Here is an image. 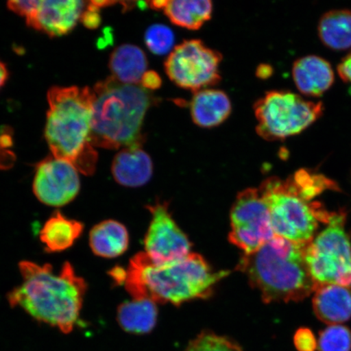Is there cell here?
<instances>
[{"label": "cell", "mask_w": 351, "mask_h": 351, "mask_svg": "<svg viewBox=\"0 0 351 351\" xmlns=\"http://www.w3.org/2000/svg\"><path fill=\"white\" fill-rule=\"evenodd\" d=\"M19 269L23 280L8 293L10 304L64 333L72 332L80 315L86 280L76 275L69 263H64L60 273L49 265L29 261H21Z\"/></svg>", "instance_id": "cell-1"}, {"label": "cell", "mask_w": 351, "mask_h": 351, "mask_svg": "<svg viewBox=\"0 0 351 351\" xmlns=\"http://www.w3.org/2000/svg\"><path fill=\"white\" fill-rule=\"evenodd\" d=\"M124 285L134 300H150L179 306L208 298L228 271H214L203 257L190 254L178 261L154 263L146 252L131 258Z\"/></svg>", "instance_id": "cell-2"}, {"label": "cell", "mask_w": 351, "mask_h": 351, "mask_svg": "<svg viewBox=\"0 0 351 351\" xmlns=\"http://www.w3.org/2000/svg\"><path fill=\"white\" fill-rule=\"evenodd\" d=\"M47 100L45 137L52 155L82 174H93L98 161L91 141L93 91L89 87L55 86L48 91Z\"/></svg>", "instance_id": "cell-3"}, {"label": "cell", "mask_w": 351, "mask_h": 351, "mask_svg": "<svg viewBox=\"0 0 351 351\" xmlns=\"http://www.w3.org/2000/svg\"><path fill=\"white\" fill-rule=\"evenodd\" d=\"M93 91L91 141L94 147L143 146L145 116L157 99L142 86L123 84L112 77Z\"/></svg>", "instance_id": "cell-4"}, {"label": "cell", "mask_w": 351, "mask_h": 351, "mask_svg": "<svg viewBox=\"0 0 351 351\" xmlns=\"http://www.w3.org/2000/svg\"><path fill=\"white\" fill-rule=\"evenodd\" d=\"M305 244L275 236L258 251L241 257L237 270L261 293L263 302H298L315 291L304 256Z\"/></svg>", "instance_id": "cell-5"}, {"label": "cell", "mask_w": 351, "mask_h": 351, "mask_svg": "<svg viewBox=\"0 0 351 351\" xmlns=\"http://www.w3.org/2000/svg\"><path fill=\"white\" fill-rule=\"evenodd\" d=\"M258 191L269 208L275 234L293 243H309L320 219L328 223L332 216L311 204L293 177L287 181L267 178Z\"/></svg>", "instance_id": "cell-6"}, {"label": "cell", "mask_w": 351, "mask_h": 351, "mask_svg": "<svg viewBox=\"0 0 351 351\" xmlns=\"http://www.w3.org/2000/svg\"><path fill=\"white\" fill-rule=\"evenodd\" d=\"M345 221V214L332 215L326 229L305 245V261L315 288L336 285L351 289V244Z\"/></svg>", "instance_id": "cell-7"}, {"label": "cell", "mask_w": 351, "mask_h": 351, "mask_svg": "<svg viewBox=\"0 0 351 351\" xmlns=\"http://www.w3.org/2000/svg\"><path fill=\"white\" fill-rule=\"evenodd\" d=\"M256 132L266 141H276L301 133L317 119L322 104L305 100L287 91L267 92L254 105Z\"/></svg>", "instance_id": "cell-8"}, {"label": "cell", "mask_w": 351, "mask_h": 351, "mask_svg": "<svg viewBox=\"0 0 351 351\" xmlns=\"http://www.w3.org/2000/svg\"><path fill=\"white\" fill-rule=\"evenodd\" d=\"M221 60L219 51L192 39L173 48L165 61V72L175 85L195 93L221 82Z\"/></svg>", "instance_id": "cell-9"}, {"label": "cell", "mask_w": 351, "mask_h": 351, "mask_svg": "<svg viewBox=\"0 0 351 351\" xmlns=\"http://www.w3.org/2000/svg\"><path fill=\"white\" fill-rule=\"evenodd\" d=\"M230 243L245 254L258 251L276 236L269 208L258 189H247L237 197L231 213Z\"/></svg>", "instance_id": "cell-10"}, {"label": "cell", "mask_w": 351, "mask_h": 351, "mask_svg": "<svg viewBox=\"0 0 351 351\" xmlns=\"http://www.w3.org/2000/svg\"><path fill=\"white\" fill-rule=\"evenodd\" d=\"M152 218L146 237L145 250L156 263L180 260L191 254V244L171 216L166 204L149 206Z\"/></svg>", "instance_id": "cell-11"}, {"label": "cell", "mask_w": 351, "mask_h": 351, "mask_svg": "<svg viewBox=\"0 0 351 351\" xmlns=\"http://www.w3.org/2000/svg\"><path fill=\"white\" fill-rule=\"evenodd\" d=\"M33 191L43 204L62 207L75 199L80 191L78 171L68 161L48 157L36 167Z\"/></svg>", "instance_id": "cell-12"}, {"label": "cell", "mask_w": 351, "mask_h": 351, "mask_svg": "<svg viewBox=\"0 0 351 351\" xmlns=\"http://www.w3.org/2000/svg\"><path fill=\"white\" fill-rule=\"evenodd\" d=\"M86 6L87 2L77 0H39L36 10L26 23L51 37L62 36L75 27Z\"/></svg>", "instance_id": "cell-13"}, {"label": "cell", "mask_w": 351, "mask_h": 351, "mask_svg": "<svg viewBox=\"0 0 351 351\" xmlns=\"http://www.w3.org/2000/svg\"><path fill=\"white\" fill-rule=\"evenodd\" d=\"M112 173L116 182L121 186H142L152 177V160L142 146L125 147L114 158Z\"/></svg>", "instance_id": "cell-14"}, {"label": "cell", "mask_w": 351, "mask_h": 351, "mask_svg": "<svg viewBox=\"0 0 351 351\" xmlns=\"http://www.w3.org/2000/svg\"><path fill=\"white\" fill-rule=\"evenodd\" d=\"M314 292V313L322 322L333 326L351 318L350 289L336 285H322L315 288Z\"/></svg>", "instance_id": "cell-15"}, {"label": "cell", "mask_w": 351, "mask_h": 351, "mask_svg": "<svg viewBox=\"0 0 351 351\" xmlns=\"http://www.w3.org/2000/svg\"><path fill=\"white\" fill-rule=\"evenodd\" d=\"M232 104L225 92L204 89L195 92L191 102V114L195 124L202 128H213L230 116Z\"/></svg>", "instance_id": "cell-16"}, {"label": "cell", "mask_w": 351, "mask_h": 351, "mask_svg": "<svg viewBox=\"0 0 351 351\" xmlns=\"http://www.w3.org/2000/svg\"><path fill=\"white\" fill-rule=\"evenodd\" d=\"M293 77L302 93L319 96L331 86L335 76L326 60L318 56H308L293 64Z\"/></svg>", "instance_id": "cell-17"}, {"label": "cell", "mask_w": 351, "mask_h": 351, "mask_svg": "<svg viewBox=\"0 0 351 351\" xmlns=\"http://www.w3.org/2000/svg\"><path fill=\"white\" fill-rule=\"evenodd\" d=\"M147 58L141 48L125 44L116 48L110 59L112 77L127 85H138L147 72Z\"/></svg>", "instance_id": "cell-18"}, {"label": "cell", "mask_w": 351, "mask_h": 351, "mask_svg": "<svg viewBox=\"0 0 351 351\" xmlns=\"http://www.w3.org/2000/svg\"><path fill=\"white\" fill-rule=\"evenodd\" d=\"M90 247L96 256L116 258L129 247V232L121 223L108 219L96 225L90 232Z\"/></svg>", "instance_id": "cell-19"}, {"label": "cell", "mask_w": 351, "mask_h": 351, "mask_svg": "<svg viewBox=\"0 0 351 351\" xmlns=\"http://www.w3.org/2000/svg\"><path fill=\"white\" fill-rule=\"evenodd\" d=\"M82 223L56 212L47 219L40 232V240L47 252H60L72 247L80 238Z\"/></svg>", "instance_id": "cell-20"}, {"label": "cell", "mask_w": 351, "mask_h": 351, "mask_svg": "<svg viewBox=\"0 0 351 351\" xmlns=\"http://www.w3.org/2000/svg\"><path fill=\"white\" fill-rule=\"evenodd\" d=\"M158 317L156 302L133 300L123 302L117 309V322L123 330L133 335H146L155 328Z\"/></svg>", "instance_id": "cell-21"}, {"label": "cell", "mask_w": 351, "mask_h": 351, "mask_svg": "<svg viewBox=\"0 0 351 351\" xmlns=\"http://www.w3.org/2000/svg\"><path fill=\"white\" fill-rule=\"evenodd\" d=\"M213 5L209 0H170L164 8L165 15L180 27L196 30L212 17Z\"/></svg>", "instance_id": "cell-22"}, {"label": "cell", "mask_w": 351, "mask_h": 351, "mask_svg": "<svg viewBox=\"0 0 351 351\" xmlns=\"http://www.w3.org/2000/svg\"><path fill=\"white\" fill-rule=\"evenodd\" d=\"M320 38L336 50L351 47V11L333 10L326 13L319 24Z\"/></svg>", "instance_id": "cell-23"}, {"label": "cell", "mask_w": 351, "mask_h": 351, "mask_svg": "<svg viewBox=\"0 0 351 351\" xmlns=\"http://www.w3.org/2000/svg\"><path fill=\"white\" fill-rule=\"evenodd\" d=\"M319 351H351V331L340 324H333L319 332Z\"/></svg>", "instance_id": "cell-24"}, {"label": "cell", "mask_w": 351, "mask_h": 351, "mask_svg": "<svg viewBox=\"0 0 351 351\" xmlns=\"http://www.w3.org/2000/svg\"><path fill=\"white\" fill-rule=\"evenodd\" d=\"M174 40L173 30L162 24L150 26L145 34V43L149 51L156 55L168 53L172 50Z\"/></svg>", "instance_id": "cell-25"}, {"label": "cell", "mask_w": 351, "mask_h": 351, "mask_svg": "<svg viewBox=\"0 0 351 351\" xmlns=\"http://www.w3.org/2000/svg\"><path fill=\"white\" fill-rule=\"evenodd\" d=\"M185 351H243L240 346L227 337L203 332L190 342Z\"/></svg>", "instance_id": "cell-26"}, {"label": "cell", "mask_w": 351, "mask_h": 351, "mask_svg": "<svg viewBox=\"0 0 351 351\" xmlns=\"http://www.w3.org/2000/svg\"><path fill=\"white\" fill-rule=\"evenodd\" d=\"M293 342L298 351H317V341L309 328L298 329L293 337Z\"/></svg>", "instance_id": "cell-27"}, {"label": "cell", "mask_w": 351, "mask_h": 351, "mask_svg": "<svg viewBox=\"0 0 351 351\" xmlns=\"http://www.w3.org/2000/svg\"><path fill=\"white\" fill-rule=\"evenodd\" d=\"M39 0H26V1H10L8 7L11 11L25 17V20L29 19L38 5Z\"/></svg>", "instance_id": "cell-28"}, {"label": "cell", "mask_w": 351, "mask_h": 351, "mask_svg": "<svg viewBox=\"0 0 351 351\" xmlns=\"http://www.w3.org/2000/svg\"><path fill=\"white\" fill-rule=\"evenodd\" d=\"M99 8L95 6L93 2H87V6L84 12L82 13L81 21L86 27L95 29L99 27L101 22V17L99 12Z\"/></svg>", "instance_id": "cell-29"}, {"label": "cell", "mask_w": 351, "mask_h": 351, "mask_svg": "<svg viewBox=\"0 0 351 351\" xmlns=\"http://www.w3.org/2000/svg\"><path fill=\"white\" fill-rule=\"evenodd\" d=\"M140 84L147 90H156L161 86L162 79L159 74L151 70L144 74Z\"/></svg>", "instance_id": "cell-30"}, {"label": "cell", "mask_w": 351, "mask_h": 351, "mask_svg": "<svg viewBox=\"0 0 351 351\" xmlns=\"http://www.w3.org/2000/svg\"><path fill=\"white\" fill-rule=\"evenodd\" d=\"M339 75L346 82L351 84V54L346 57L345 60L339 64Z\"/></svg>", "instance_id": "cell-31"}, {"label": "cell", "mask_w": 351, "mask_h": 351, "mask_svg": "<svg viewBox=\"0 0 351 351\" xmlns=\"http://www.w3.org/2000/svg\"><path fill=\"white\" fill-rule=\"evenodd\" d=\"M257 76L260 78L265 79L269 77L273 74V69L267 64H261L257 69Z\"/></svg>", "instance_id": "cell-32"}, {"label": "cell", "mask_w": 351, "mask_h": 351, "mask_svg": "<svg viewBox=\"0 0 351 351\" xmlns=\"http://www.w3.org/2000/svg\"><path fill=\"white\" fill-rule=\"evenodd\" d=\"M8 77V71L6 65L0 60V89H1L2 86L5 84Z\"/></svg>", "instance_id": "cell-33"}, {"label": "cell", "mask_w": 351, "mask_h": 351, "mask_svg": "<svg viewBox=\"0 0 351 351\" xmlns=\"http://www.w3.org/2000/svg\"><path fill=\"white\" fill-rule=\"evenodd\" d=\"M167 1H150L147 2V6L155 10H164Z\"/></svg>", "instance_id": "cell-34"}]
</instances>
